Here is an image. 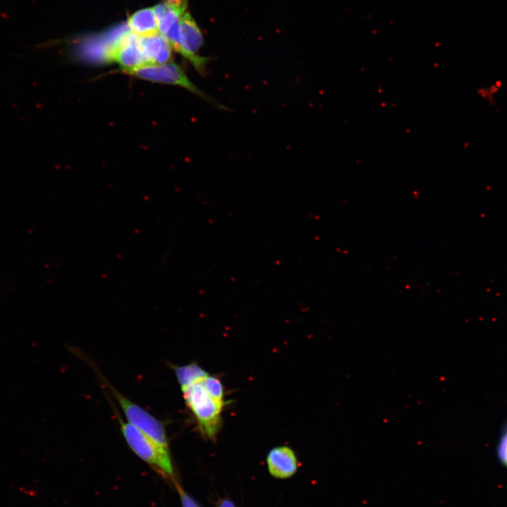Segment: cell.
<instances>
[{"mask_svg":"<svg viewBox=\"0 0 507 507\" xmlns=\"http://www.w3.org/2000/svg\"><path fill=\"white\" fill-rule=\"evenodd\" d=\"M178 491L183 507H199V506L179 487Z\"/></svg>","mask_w":507,"mask_h":507,"instance_id":"13","label":"cell"},{"mask_svg":"<svg viewBox=\"0 0 507 507\" xmlns=\"http://www.w3.org/2000/svg\"><path fill=\"white\" fill-rule=\"evenodd\" d=\"M268 470L277 478H287L293 475L298 468V461L293 450L281 446L272 449L267 456Z\"/></svg>","mask_w":507,"mask_h":507,"instance_id":"7","label":"cell"},{"mask_svg":"<svg viewBox=\"0 0 507 507\" xmlns=\"http://www.w3.org/2000/svg\"><path fill=\"white\" fill-rule=\"evenodd\" d=\"M186 405L196 419L201 433L214 440L221 427L223 405L215 401L201 382L181 389Z\"/></svg>","mask_w":507,"mask_h":507,"instance_id":"1","label":"cell"},{"mask_svg":"<svg viewBox=\"0 0 507 507\" xmlns=\"http://www.w3.org/2000/svg\"><path fill=\"white\" fill-rule=\"evenodd\" d=\"M97 373L107 389L118 402L127 422L152 438L163 447L168 449V440L163 423L143 408L123 395L98 371Z\"/></svg>","mask_w":507,"mask_h":507,"instance_id":"4","label":"cell"},{"mask_svg":"<svg viewBox=\"0 0 507 507\" xmlns=\"http://www.w3.org/2000/svg\"><path fill=\"white\" fill-rule=\"evenodd\" d=\"M106 59L117 63L123 72L146 65L139 37L129 27L111 44Z\"/></svg>","mask_w":507,"mask_h":507,"instance_id":"6","label":"cell"},{"mask_svg":"<svg viewBox=\"0 0 507 507\" xmlns=\"http://www.w3.org/2000/svg\"><path fill=\"white\" fill-rule=\"evenodd\" d=\"M152 8L158 32L162 35H164L173 26L179 23L183 14L176 8L165 3L157 4Z\"/></svg>","mask_w":507,"mask_h":507,"instance_id":"10","label":"cell"},{"mask_svg":"<svg viewBox=\"0 0 507 507\" xmlns=\"http://www.w3.org/2000/svg\"><path fill=\"white\" fill-rule=\"evenodd\" d=\"M204 39L197 24L189 13H184L179 23V42L173 48L192 63L194 68L201 74L206 70L208 58L196 53L202 46Z\"/></svg>","mask_w":507,"mask_h":507,"instance_id":"5","label":"cell"},{"mask_svg":"<svg viewBox=\"0 0 507 507\" xmlns=\"http://www.w3.org/2000/svg\"><path fill=\"white\" fill-rule=\"evenodd\" d=\"M164 3L178 9L184 13L187 8V0H163Z\"/></svg>","mask_w":507,"mask_h":507,"instance_id":"15","label":"cell"},{"mask_svg":"<svg viewBox=\"0 0 507 507\" xmlns=\"http://www.w3.org/2000/svg\"><path fill=\"white\" fill-rule=\"evenodd\" d=\"M127 26L133 34L139 37L158 32L152 8H143L134 13L127 20Z\"/></svg>","mask_w":507,"mask_h":507,"instance_id":"9","label":"cell"},{"mask_svg":"<svg viewBox=\"0 0 507 507\" xmlns=\"http://www.w3.org/2000/svg\"><path fill=\"white\" fill-rule=\"evenodd\" d=\"M170 366L175 371L181 389L200 382L209 375L196 363L181 366L174 365H170Z\"/></svg>","mask_w":507,"mask_h":507,"instance_id":"11","label":"cell"},{"mask_svg":"<svg viewBox=\"0 0 507 507\" xmlns=\"http://www.w3.org/2000/svg\"><path fill=\"white\" fill-rule=\"evenodd\" d=\"M115 413L121 432L134 453L163 475L173 477L174 472L169 449L158 444L130 423L124 422L118 412Z\"/></svg>","mask_w":507,"mask_h":507,"instance_id":"2","label":"cell"},{"mask_svg":"<svg viewBox=\"0 0 507 507\" xmlns=\"http://www.w3.org/2000/svg\"><path fill=\"white\" fill-rule=\"evenodd\" d=\"M217 507H235L233 503L229 500L221 501Z\"/></svg>","mask_w":507,"mask_h":507,"instance_id":"16","label":"cell"},{"mask_svg":"<svg viewBox=\"0 0 507 507\" xmlns=\"http://www.w3.org/2000/svg\"><path fill=\"white\" fill-rule=\"evenodd\" d=\"M201 383L208 394L215 401L225 405L223 387L218 377L208 375L201 381Z\"/></svg>","mask_w":507,"mask_h":507,"instance_id":"12","label":"cell"},{"mask_svg":"<svg viewBox=\"0 0 507 507\" xmlns=\"http://www.w3.org/2000/svg\"><path fill=\"white\" fill-rule=\"evenodd\" d=\"M139 39L146 65L163 64L170 61L171 46L159 32Z\"/></svg>","mask_w":507,"mask_h":507,"instance_id":"8","label":"cell"},{"mask_svg":"<svg viewBox=\"0 0 507 507\" xmlns=\"http://www.w3.org/2000/svg\"><path fill=\"white\" fill-rule=\"evenodd\" d=\"M123 73L152 82L173 84L183 87L218 108H226L199 89L189 80L184 70L175 62L170 61L163 64H147Z\"/></svg>","mask_w":507,"mask_h":507,"instance_id":"3","label":"cell"},{"mask_svg":"<svg viewBox=\"0 0 507 507\" xmlns=\"http://www.w3.org/2000/svg\"><path fill=\"white\" fill-rule=\"evenodd\" d=\"M499 454L501 461L507 465V433L503 437L500 443Z\"/></svg>","mask_w":507,"mask_h":507,"instance_id":"14","label":"cell"}]
</instances>
